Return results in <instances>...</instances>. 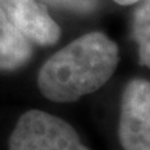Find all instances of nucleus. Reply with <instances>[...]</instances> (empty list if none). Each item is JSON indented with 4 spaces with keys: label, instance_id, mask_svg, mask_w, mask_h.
Instances as JSON below:
<instances>
[{
    "label": "nucleus",
    "instance_id": "obj_1",
    "mask_svg": "<svg viewBox=\"0 0 150 150\" xmlns=\"http://www.w3.org/2000/svg\"><path fill=\"white\" fill-rule=\"evenodd\" d=\"M120 63L115 42L103 32H89L68 43L42 65L38 88L56 103H71L99 91Z\"/></svg>",
    "mask_w": 150,
    "mask_h": 150
},
{
    "label": "nucleus",
    "instance_id": "obj_2",
    "mask_svg": "<svg viewBox=\"0 0 150 150\" xmlns=\"http://www.w3.org/2000/svg\"><path fill=\"white\" fill-rule=\"evenodd\" d=\"M8 150H91L64 120L40 110H29L17 121Z\"/></svg>",
    "mask_w": 150,
    "mask_h": 150
},
{
    "label": "nucleus",
    "instance_id": "obj_3",
    "mask_svg": "<svg viewBox=\"0 0 150 150\" xmlns=\"http://www.w3.org/2000/svg\"><path fill=\"white\" fill-rule=\"evenodd\" d=\"M118 138L124 150H150V82L132 79L121 100Z\"/></svg>",
    "mask_w": 150,
    "mask_h": 150
},
{
    "label": "nucleus",
    "instance_id": "obj_4",
    "mask_svg": "<svg viewBox=\"0 0 150 150\" xmlns=\"http://www.w3.org/2000/svg\"><path fill=\"white\" fill-rule=\"evenodd\" d=\"M0 8L31 43L52 46L59 42L60 27L39 0H0Z\"/></svg>",
    "mask_w": 150,
    "mask_h": 150
},
{
    "label": "nucleus",
    "instance_id": "obj_5",
    "mask_svg": "<svg viewBox=\"0 0 150 150\" xmlns=\"http://www.w3.org/2000/svg\"><path fill=\"white\" fill-rule=\"evenodd\" d=\"M32 57L31 42L17 29L0 8V71H14Z\"/></svg>",
    "mask_w": 150,
    "mask_h": 150
},
{
    "label": "nucleus",
    "instance_id": "obj_6",
    "mask_svg": "<svg viewBox=\"0 0 150 150\" xmlns=\"http://www.w3.org/2000/svg\"><path fill=\"white\" fill-rule=\"evenodd\" d=\"M134 13L132 32L139 50L140 64L150 68V0H139Z\"/></svg>",
    "mask_w": 150,
    "mask_h": 150
},
{
    "label": "nucleus",
    "instance_id": "obj_7",
    "mask_svg": "<svg viewBox=\"0 0 150 150\" xmlns=\"http://www.w3.org/2000/svg\"><path fill=\"white\" fill-rule=\"evenodd\" d=\"M46 6H52L56 8L70 10L74 13H92L97 8L99 0H39Z\"/></svg>",
    "mask_w": 150,
    "mask_h": 150
},
{
    "label": "nucleus",
    "instance_id": "obj_8",
    "mask_svg": "<svg viewBox=\"0 0 150 150\" xmlns=\"http://www.w3.org/2000/svg\"><path fill=\"white\" fill-rule=\"evenodd\" d=\"M114 1L121 6H129V4H134V3H138L139 0H114Z\"/></svg>",
    "mask_w": 150,
    "mask_h": 150
}]
</instances>
